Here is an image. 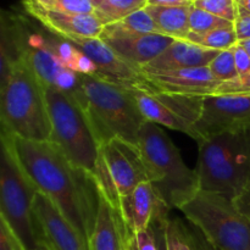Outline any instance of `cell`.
Wrapping results in <instances>:
<instances>
[{
	"instance_id": "cell-1",
	"label": "cell",
	"mask_w": 250,
	"mask_h": 250,
	"mask_svg": "<svg viewBox=\"0 0 250 250\" xmlns=\"http://www.w3.org/2000/svg\"><path fill=\"white\" fill-rule=\"evenodd\" d=\"M17 161L39 193L58 208L89 242L95 226L100 190L94 173L73 165L55 143L9 136Z\"/></svg>"
},
{
	"instance_id": "cell-2",
	"label": "cell",
	"mask_w": 250,
	"mask_h": 250,
	"mask_svg": "<svg viewBox=\"0 0 250 250\" xmlns=\"http://www.w3.org/2000/svg\"><path fill=\"white\" fill-rule=\"evenodd\" d=\"M0 121L1 133L27 141H50L45 88L22 60L0 82Z\"/></svg>"
},
{
	"instance_id": "cell-3",
	"label": "cell",
	"mask_w": 250,
	"mask_h": 250,
	"mask_svg": "<svg viewBox=\"0 0 250 250\" xmlns=\"http://www.w3.org/2000/svg\"><path fill=\"white\" fill-rule=\"evenodd\" d=\"M149 182L170 210L180 209L200 190L197 170L188 167L180 150L159 125L146 121L138 136Z\"/></svg>"
},
{
	"instance_id": "cell-4",
	"label": "cell",
	"mask_w": 250,
	"mask_h": 250,
	"mask_svg": "<svg viewBox=\"0 0 250 250\" xmlns=\"http://www.w3.org/2000/svg\"><path fill=\"white\" fill-rule=\"evenodd\" d=\"M82 87L85 94L84 111L100 146L114 138L138 143L139 132L146 120L131 88L95 75H82Z\"/></svg>"
},
{
	"instance_id": "cell-5",
	"label": "cell",
	"mask_w": 250,
	"mask_h": 250,
	"mask_svg": "<svg viewBox=\"0 0 250 250\" xmlns=\"http://www.w3.org/2000/svg\"><path fill=\"white\" fill-rule=\"evenodd\" d=\"M198 146L200 189L233 200L250 182V127L222 132Z\"/></svg>"
},
{
	"instance_id": "cell-6",
	"label": "cell",
	"mask_w": 250,
	"mask_h": 250,
	"mask_svg": "<svg viewBox=\"0 0 250 250\" xmlns=\"http://www.w3.org/2000/svg\"><path fill=\"white\" fill-rule=\"evenodd\" d=\"M37 193L38 190L15 156L9 137L1 134L0 219L9 225L26 250L44 244L34 212Z\"/></svg>"
},
{
	"instance_id": "cell-7",
	"label": "cell",
	"mask_w": 250,
	"mask_h": 250,
	"mask_svg": "<svg viewBox=\"0 0 250 250\" xmlns=\"http://www.w3.org/2000/svg\"><path fill=\"white\" fill-rule=\"evenodd\" d=\"M44 88L51 122L50 142L62 150L73 165L94 173L102 146L87 114L66 93L54 87Z\"/></svg>"
},
{
	"instance_id": "cell-8",
	"label": "cell",
	"mask_w": 250,
	"mask_h": 250,
	"mask_svg": "<svg viewBox=\"0 0 250 250\" xmlns=\"http://www.w3.org/2000/svg\"><path fill=\"white\" fill-rule=\"evenodd\" d=\"M178 210L215 250H250V220L221 193L200 189Z\"/></svg>"
},
{
	"instance_id": "cell-9",
	"label": "cell",
	"mask_w": 250,
	"mask_h": 250,
	"mask_svg": "<svg viewBox=\"0 0 250 250\" xmlns=\"http://www.w3.org/2000/svg\"><path fill=\"white\" fill-rule=\"evenodd\" d=\"M131 93L146 121L188 134L198 143L199 137L195 131V124L202 115L205 97L148 93L133 88H131Z\"/></svg>"
},
{
	"instance_id": "cell-10",
	"label": "cell",
	"mask_w": 250,
	"mask_h": 250,
	"mask_svg": "<svg viewBox=\"0 0 250 250\" xmlns=\"http://www.w3.org/2000/svg\"><path fill=\"white\" fill-rule=\"evenodd\" d=\"M250 127V94L210 95L203 99L202 115L195 124L199 141L222 132Z\"/></svg>"
},
{
	"instance_id": "cell-11",
	"label": "cell",
	"mask_w": 250,
	"mask_h": 250,
	"mask_svg": "<svg viewBox=\"0 0 250 250\" xmlns=\"http://www.w3.org/2000/svg\"><path fill=\"white\" fill-rule=\"evenodd\" d=\"M68 42L95 63L98 70L95 76L106 78L126 88L141 89L148 93L160 92L141 68L120 58L100 38H77Z\"/></svg>"
},
{
	"instance_id": "cell-12",
	"label": "cell",
	"mask_w": 250,
	"mask_h": 250,
	"mask_svg": "<svg viewBox=\"0 0 250 250\" xmlns=\"http://www.w3.org/2000/svg\"><path fill=\"white\" fill-rule=\"evenodd\" d=\"M102 155L120 198L128 195L141 183L149 182L142 153L137 144L114 138L102 146Z\"/></svg>"
},
{
	"instance_id": "cell-13",
	"label": "cell",
	"mask_w": 250,
	"mask_h": 250,
	"mask_svg": "<svg viewBox=\"0 0 250 250\" xmlns=\"http://www.w3.org/2000/svg\"><path fill=\"white\" fill-rule=\"evenodd\" d=\"M26 14L59 38L71 41L77 38H99L102 22L94 15H76L44 7L37 0H22Z\"/></svg>"
},
{
	"instance_id": "cell-14",
	"label": "cell",
	"mask_w": 250,
	"mask_h": 250,
	"mask_svg": "<svg viewBox=\"0 0 250 250\" xmlns=\"http://www.w3.org/2000/svg\"><path fill=\"white\" fill-rule=\"evenodd\" d=\"M120 58L142 68L155 60L176 39L160 33H124L103 28L99 37Z\"/></svg>"
},
{
	"instance_id": "cell-15",
	"label": "cell",
	"mask_w": 250,
	"mask_h": 250,
	"mask_svg": "<svg viewBox=\"0 0 250 250\" xmlns=\"http://www.w3.org/2000/svg\"><path fill=\"white\" fill-rule=\"evenodd\" d=\"M34 212L44 243L51 250H89L84 237L63 217L49 198L39 192L34 199Z\"/></svg>"
},
{
	"instance_id": "cell-16",
	"label": "cell",
	"mask_w": 250,
	"mask_h": 250,
	"mask_svg": "<svg viewBox=\"0 0 250 250\" xmlns=\"http://www.w3.org/2000/svg\"><path fill=\"white\" fill-rule=\"evenodd\" d=\"M146 75L160 92L170 94L210 97L216 94L217 88L222 83L212 76L209 67L183 68Z\"/></svg>"
},
{
	"instance_id": "cell-17",
	"label": "cell",
	"mask_w": 250,
	"mask_h": 250,
	"mask_svg": "<svg viewBox=\"0 0 250 250\" xmlns=\"http://www.w3.org/2000/svg\"><path fill=\"white\" fill-rule=\"evenodd\" d=\"M133 237L120 208L100 192L95 226L88 242L89 250H126Z\"/></svg>"
},
{
	"instance_id": "cell-18",
	"label": "cell",
	"mask_w": 250,
	"mask_h": 250,
	"mask_svg": "<svg viewBox=\"0 0 250 250\" xmlns=\"http://www.w3.org/2000/svg\"><path fill=\"white\" fill-rule=\"evenodd\" d=\"M219 50L205 49L189 41L176 39L161 55L142 68L146 73L165 72L183 68L208 67L219 55Z\"/></svg>"
},
{
	"instance_id": "cell-19",
	"label": "cell",
	"mask_w": 250,
	"mask_h": 250,
	"mask_svg": "<svg viewBox=\"0 0 250 250\" xmlns=\"http://www.w3.org/2000/svg\"><path fill=\"white\" fill-rule=\"evenodd\" d=\"M161 203L150 182L141 183L128 195L120 198V210L133 236L138 231L150 227Z\"/></svg>"
},
{
	"instance_id": "cell-20",
	"label": "cell",
	"mask_w": 250,
	"mask_h": 250,
	"mask_svg": "<svg viewBox=\"0 0 250 250\" xmlns=\"http://www.w3.org/2000/svg\"><path fill=\"white\" fill-rule=\"evenodd\" d=\"M167 250H215L204 234L186 219L167 217L165 225Z\"/></svg>"
},
{
	"instance_id": "cell-21",
	"label": "cell",
	"mask_w": 250,
	"mask_h": 250,
	"mask_svg": "<svg viewBox=\"0 0 250 250\" xmlns=\"http://www.w3.org/2000/svg\"><path fill=\"white\" fill-rule=\"evenodd\" d=\"M192 6V5H190ZM190 6H160L146 5V10L150 15L159 29V33L173 39L187 41L189 28Z\"/></svg>"
},
{
	"instance_id": "cell-22",
	"label": "cell",
	"mask_w": 250,
	"mask_h": 250,
	"mask_svg": "<svg viewBox=\"0 0 250 250\" xmlns=\"http://www.w3.org/2000/svg\"><path fill=\"white\" fill-rule=\"evenodd\" d=\"M148 0H102L95 6L94 16L103 26L121 21L138 10L146 9Z\"/></svg>"
},
{
	"instance_id": "cell-23",
	"label": "cell",
	"mask_w": 250,
	"mask_h": 250,
	"mask_svg": "<svg viewBox=\"0 0 250 250\" xmlns=\"http://www.w3.org/2000/svg\"><path fill=\"white\" fill-rule=\"evenodd\" d=\"M187 41L198 44L205 49L210 50H227L231 49L238 43L234 26L217 28L207 33H192L190 32L187 37Z\"/></svg>"
},
{
	"instance_id": "cell-24",
	"label": "cell",
	"mask_w": 250,
	"mask_h": 250,
	"mask_svg": "<svg viewBox=\"0 0 250 250\" xmlns=\"http://www.w3.org/2000/svg\"><path fill=\"white\" fill-rule=\"evenodd\" d=\"M104 28L115 32H124V33H159L155 22H154V20L151 19V16L146 9L138 10V11L133 12L129 16L125 17L121 21L106 24V26H104Z\"/></svg>"
},
{
	"instance_id": "cell-25",
	"label": "cell",
	"mask_w": 250,
	"mask_h": 250,
	"mask_svg": "<svg viewBox=\"0 0 250 250\" xmlns=\"http://www.w3.org/2000/svg\"><path fill=\"white\" fill-rule=\"evenodd\" d=\"M234 26L233 22L220 19L205 10L198 9L194 5L190 6L189 11V28L192 33H207L217 28Z\"/></svg>"
},
{
	"instance_id": "cell-26",
	"label": "cell",
	"mask_w": 250,
	"mask_h": 250,
	"mask_svg": "<svg viewBox=\"0 0 250 250\" xmlns=\"http://www.w3.org/2000/svg\"><path fill=\"white\" fill-rule=\"evenodd\" d=\"M209 70L220 82H231L239 78L234 62L233 48L220 51L219 55L209 63Z\"/></svg>"
},
{
	"instance_id": "cell-27",
	"label": "cell",
	"mask_w": 250,
	"mask_h": 250,
	"mask_svg": "<svg viewBox=\"0 0 250 250\" xmlns=\"http://www.w3.org/2000/svg\"><path fill=\"white\" fill-rule=\"evenodd\" d=\"M44 7L76 15H94L97 0H37Z\"/></svg>"
},
{
	"instance_id": "cell-28",
	"label": "cell",
	"mask_w": 250,
	"mask_h": 250,
	"mask_svg": "<svg viewBox=\"0 0 250 250\" xmlns=\"http://www.w3.org/2000/svg\"><path fill=\"white\" fill-rule=\"evenodd\" d=\"M193 5L220 19L227 20L233 23L236 21L237 4L234 0H195Z\"/></svg>"
},
{
	"instance_id": "cell-29",
	"label": "cell",
	"mask_w": 250,
	"mask_h": 250,
	"mask_svg": "<svg viewBox=\"0 0 250 250\" xmlns=\"http://www.w3.org/2000/svg\"><path fill=\"white\" fill-rule=\"evenodd\" d=\"M168 211H170V209L164 203H161L158 207L153 221H151V227H153L154 233H155L159 250H167L165 238V225L168 217Z\"/></svg>"
},
{
	"instance_id": "cell-30",
	"label": "cell",
	"mask_w": 250,
	"mask_h": 250,
	"mask_svg": "<svg viewBox=\"0 0 250 250\" xmlns=\"http://www.w3.org/2000/svg\"><path fill=\"white\" fill-rule=\"evenodd\" d=\"M224 94H250V72L231 82H222L215 95Z\"/></svg>"
},
{
	"instance_id": "cell-31",
	"label": "cell",
	"mask_w": 250,
	"mask_h": 250,
	"mask_svg": "<svg viewBox=\"0 0 250 250\" xmlns=\"http://www.w3.org/2000/svg\"><path fill=\"white\" fill-rule=\"evenodd\" d=\"M0 250H26L9 225L0 219Z\"/></svg>"
},
{
	"instance_id": "cell-32",
	"label": "cell",
	"mask_w": 250,
	"mask_h": 250,
	"mask_svg": "<svg viewBox=\"0 0 250 250\" xmlns=\"http://www.w3.org/2000/svg\"><path fill=\"white\" fill-rule=\"evenodd\" d=\"M233 24L238 42L250 39V12L237 6V17Z\"/></svg>"
},
{
	"instance_id": "cell-33",
	"label": "cell",
	"mask_w": 250,
	"mask_h": 250,
	"mask_svg": "<svg viewBox=\"0 0 250 250\" xmlns=\"http://www.w3.org/2000/svg\"><path fill=\"white\" fill-rule=\"evenodd\" d=\"M134 243L136 250H159L151 224L146 229H142L134 233Z\"/></svg>"
},
{
	"instance_id": "cell-34",
	"label": "cell",
	"mask_w": 250,
	"mask_h": 250,
	"mask_svg": "<svg viewBox=\"0 0 250 250\" xmlns=\"http://www.w3.org/2000/svg\"><path fill=\"white\" fill-rule=\"evenodd\" d=\"M234 53V62H236L237 71H238L239 77L246 76L247 73L250 72V55L247 53L246 49L238 43L233 46Z\"/></svg>"
},
{
	"instance_id": "cell-35",
	"label": "cell",
	"mask_w": 250,
	"mask_h": 250,
	"mask_svg": "<svg viewBox=\"0 0 250 250\" xmlns=\"http://www.w3.org/2000/svg\"><path fill=\"white\" fill-rule=\"evenodd\" d=\"M234 205L239 211L250 220V182L246 188L233 199Z\"/></svg>"
},
{
	"instance_id": "cell-36",
	"label": "cell",
	"mask_w": 250,
	"mask_h": 250,
	"mask_svg": "<svg viewBox=\"0 0 250 250\" xmlns=\"http://www.w3.org/2000/svg\"><path fill=\"white\" fill-rule=\"evenodd\" d=\"M195 0H148V5L160 6H190Z\"/></svg>"
},
{
	"instance_id": "cell-37",
	"label": "cell",
	"mask_w": 250,
	"mask_h": 250,
	"mask_svg": "<svg viewBox=\"0 0 250 250\" xmlns=\"http://www.w3.org/2000/svg\"><path fill=\"white\" fill-rule=\"evenodd\" d=\"M234 1H236L237 6L242 7V9L250 12V0H234Z\"/></svg>"
},
{
	"instance_id": "cell-38",
	"label": "cell",
	"mask_w": 250,
	"mask_h": 250,
	"mask_svg": "<svg viewBox=\"0 0 250 250\" xmlns=\"http://www.w3.org/2000/svg\"><path fill=\"white\" fill-rule=\"evenodd\" d=\"M238 44H239V45L243 46V48L247 50V53H248L249 55H250V39H247V41L238 42Z\"/></svg>"
},
{
	"instance_id": "cell-39",
	"label": "cell",
	"mask_w": 250,
	"mask_h": 250,
	"mask_svg": "<svg viewBox=\"0 0 250 250\" xmlns=\"http://www.w3.org/2000/svg\"><path fill=\"white\" fill-rule=\"evenodd\" d=\"M33 250H51V249H50V247L48 246V244L44 243V244H41L39 247H37V248L33 249Z\"/></svg>"
},
{
	"instance_id": "cell-40",
	"label": "cell",
	"mask_w": 250,
	"mask_h": 250,
	"mask_svg": "<svg viewBox=\"0 0 250 250\" xmlns=\"http://www.w3.org/2000/svg\"><path fill=\"white\" fill-rule=\"evenodd\" d=\"M126 250H136V243H134V237H133V239H132V241H131V243H129L128 248H127Z\"/></svg>"
},
{
	"instance_id": "cell-41",
	"label": "cell",
	"mask_w": 250,
	"mask_h": 250,
	"mask_svg": "<svg viewBox=\"0 0 250 250\" xmlns=\"http://www.w3.org/2000/svg\"><path fill=\"white\" fill-rule=\"evenodd\" d=\"M100 1H102V0H97V2H98V4H99V2H100ZM98 4H97V5H98Z\"/></svg>"
}]
</instances>
